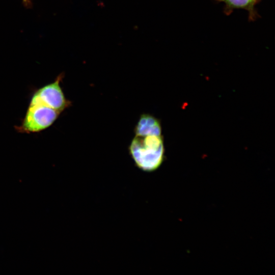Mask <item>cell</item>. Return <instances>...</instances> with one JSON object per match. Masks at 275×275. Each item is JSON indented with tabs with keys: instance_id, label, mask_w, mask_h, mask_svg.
Listing matches in <instances>:
<instances>
[{
	"instance_id": "obj_2",
	"label": "cell",
	"mask_w": 275,
	"mask_h": 275,
	"mask_svg": "<svg viewBox=\"0 0 275 275\" xmlns=\"http://www.w3.org/2000/svg\"><path fill=\"white\" fill-rule=\"evenodd\" d=\"M60 113L40 103H30L20 125L16 127L19 132H38L49 127Z\"/></svg>"
},
{
	"instance_id": "obj_5",
	"label": "cell",
	"mask_w": 275,
	"mask_h": 275,
	"mask_svg": "<svg viewBox=\"0 0 275 275\" xmlns=\"http://www.w3.org/2000/svg\"><path fill=\"white\" fill-rule=\"evenodd\" d=\"M135 135H161L160 122L157 118L149 114H142L134 129Z\"/></svg>"
},
{
	"instance_id": "obj_4",
	"label": "cell",
	"mask_w": 275,
	"mask_h": 275,
	"mask_svg": "<svg viewBox=\"0 0 275 275\" xmlns=\"http://www.w3.org/2000/svg\"><path fill=\"white\" fill-rule=\"evenodd\" d=\"M224 4V12L226 15H230L236 9L246 10L249 13V20L254 21L259 17L256 9L260 0H215Z\"/></svg>"
},
{
	"instance_id": "obj_6",
	"label": "cell",
	"mask_w": 275,
	"mask_h": 275,
	"mask_svg": "<svg viewBox=\"0 0 275 275\" xmlns=\"http://www.w3.org/2000/svg\"><path fill=\"white\" fill-rule=\"evenodd\" d=\"M23 4L26 6H30L31 0H22Z\"/></svg>"
},
{
	"instance_id": "obj_1",
	"label": "cell",
	"mask_w": 275,
	"mask_h": 275,
	"mask_svg": "<svg viewBox=\"0 0 275 275\" xmlns=\"http://www.w3.org/2000/svg\"><path fill=\"white\" fill-rule=\"evenodd\" d=\"M128 150L137 167L147 172L157 169L164 158L162 135H135Z\"/></svg>"
},
{
	"instance_id": "obj_3",
	"label": "cell",
	"mask_w": 275,
	"mask_h": 275,
	"mask_svg": "<svg viewBox=\"0 0 275 275\" xmlns=\"http://www.w3.org/2000/svg\"><path fill=\"white\" fill-rule=\"evenodd\" d=\"M63 76V74H60L54 81L35 91L30 103H40L60 113L69 107L71 102L66 98L60 86Z\"/></svg>"
}]
</instances>
